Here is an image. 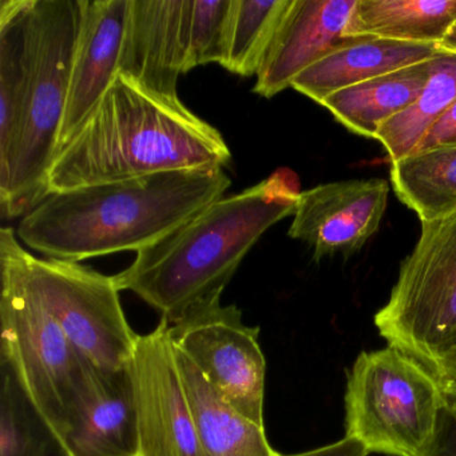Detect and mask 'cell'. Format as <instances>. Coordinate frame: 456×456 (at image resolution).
Masks as SVG:
<instances>
[{"label":"cell","mask_w":456,"mask_h":456,"mask_svg":"<svg viewBox=\"0 0 456 456\" xmlns=\"http://www.w3.org/2000/svg\"><path fill=\"white\" fill-rule=\"evenodd\" d=\"M223 167L157 173L50 194L22 218L18 236L55 260L81 263L151 247L223 199Z\"/></svg>","instance_id":"1"},{"label":"cell","mask_w":456,"mask_h":456,"mask_svg":"<svg viewBox=\"0 0 456 456\" xmlns=\"http://www.w3.org/2000/svg\"><path fill=\"white\" fill-rule=\"evenodd\" d=\"M223 134L180 98L143 89L118 74L73 140L58 151L49 196L157 173L225 167Z\"/></svg>","instance_id":"2"},{"label":"cell","mask_w":456,"mask_h":456,"mask_svg":"<svg viewBox=\"0 0 456 456\" xmlns=\"http://www.w3.org/2000/svg\"><path fill=\"white\" fill-rule=\"evenodd\" d=\"M298 194L293 175L277 172L241 193L217 200L137 252L132 265L114 276L119 290L135 293L169 324L221 300L261 236L295 215Z\"/></svg>","instance_id":"3"},{"label":"cell","mask_w":456,"mask_h":456,"mask_svg":"<svg viewBox=\"0 0 456 456\" xmlns=\"http://www.w3.org/2000/svg\"><path fill=\"white\" fill-rule=\"evenodd\" d=\"M81 18L82 0H30L22 119L9 173L0 178L4 217H25L49 197Z\"/></svg>","instance_id":"4"},{"label":"cell","mask_w":456,"mask_h":456,"mask_svg":"<svg viewBox=\"0 0 456 456\" xmlns=\"http://www.w3.org/2000/svg\"><path fill=\"white\" fill-rule=\"evenodd\" d=\"M0 360L65 439L89 384V362L63 332L6 250L0 249Z\"/></svg>","instance_id":"5"},{"label":"cell","mask_w":456,"mask_h":456,"mask_svg":"<svg viewBox=\"0 0 456 456\" xmlns=\"http://www.w3.org/2000/svg\"><path fill=\"white\" fill-rule=\"evenodd\" d=\"M375 327L444 383L456 360V215L421 223Z\"/></svg>","instance_id":"6"},{"label":"cell","mask_w":456,"mask_h":456,"mask_svg":"<svg viewBox=\"0 0 456 456\" xmlns=\"http://www.w3.org/2000/svg\"><path fill=\"white\" fill-rule=\"evenodd\" d=\"M445 404L439 379L394 346L364 351L346 379V436L370 453L424 456Z\"/></svg>","instance_id":"7"},{"label":"cell","mask_w":456,"mask_h":456,"mask_svg":"<svg viewBox=\"0 0 456 456\" xmlns=\"http://www.w3.org/2000/svg\"><path fill=\"white\" fill-rule=\"evenodd\" d=\"M0 249L12 256L63 332L89 362L103 370L129 367L140 335L125 316L114 276L79 263L36 257L20 244L9 226L0 231Z\"/></svg>","instance_id":"8"},{"label":"cell","mask_w":456,"mask_h":456,"mask_svg":"<svg viewBox=\"0 0 456 456\" xmlns=\"http://www.w3.org/2000/svg\"><path fill=\"white\" fill-rule=\"evenodd\" d=\"M260 328L242 322L236 305L213 301L170 324L175 348L240 413L264 427L266 362Z\"/></svg>","instance_id":"9"},{"label":"cell","mask_w":456,"mask_h":456,"mask_svg":"<svg viewBox=\"0 0 456 456\" xmlns=\"http://www.w3.org/2000/svg\"><path fill=\"white\" fill-rule=\"evenodd\" d=\"M129 370L138 456H204L167 319L138 336Z\"/></svg>","instance_id":"10"},{"label":"cell","mask_w":456,"mask_h":456,"mask_svg":"<svg viewBox=\"0 0 456 456\" xmlns=\"http://www.w3.org/2000/svg\"><path fill=\"white\" fill-rule=\"evenodd\" d=\"M381 178L322 183L300 191L288 236L305 242L316 261L351 256L379 231L388 202Z\"/></svg>","instance_id":"11"},{"label":"cell","mask_w":456,"mask_h":456,"mask_svg":"<svg viewBox=\"0 0 456 456\" xmlns=\"http://www.w3.org/2000/svg\"><path fill=\"white\" fill-rule=\"evenodd\" d=\"M193 0H130L119 74L149 92L178 98Z\"/></svg>","instance_id":"12"},{"label":"cell","mask_w":456,"mask_h":456,"mask_svg":"<svg viewBox=\"0 0 456 456\" xmlns=\"http://www.w3.org/2000/svg\"><path fill=\"white\" fill-rule=\"evenodd\" d=\"M129 7L130 0H82L58 151L73 140L118 77Z\"/></svg>","instance_id":"13"},{"label":"cell","mask_w":456,"mask_h":456,"mask_svg":"<svg viewBox=\"0 0 456 456\" xmlns=\"http://www.w3.org/2000/svg\"><path fill=\"white\" fill-rule=\"evenodd\" d=\"M357 0H292L257 74L253 93L273 98L346 41Z\"/></svg>","instance_id":"14"},{"label":"cell","mask_w":456,"mask_h":456,"mask_svg":"<svg viewBox=\"0 0 456 456\" xmlns=\"http://www.w3.org/2000/svg\"><path fill=\"white\" fill-rule=\"evenodd\" d=\"M63 443L71 456H138L129 367L113 370L92 364L86 394Z\"/></svg>","instance_id":"15"},{"label":"cell","mask_w":456,"mask_h":456,"mask_svg":"<svg viewBox=\"0 0 456 456\" xmlns=\"http://www.w3.org/2000/svg\"><path fill=\"white\" fill-rule=\"evenodd\" d=\"M440 47L388 39L348 38L293 81L292 87L322 105L335 93L384 74L432 60Z\"/></svg>","instance_id":"16"},{"label":"cell","mask_w":456,"mask_h":456,"mask_svg":"<svg viewBox=\"0 0 456 456\" xmlns=\"http://www.w3.org/2000/svg\"><path fill=\"white\" fill-rule=\"evenodd\" d=\"M175 354L204 456L282 455L269 444L265 427L240 413L191 359L177 348Z\"/></svg>","instance_id":"17"},{"label":"cell","mask_w":456,"mask_h":456,"mask_svg":"<svg viewBox=\"0 0 456 456\" xmlns=\"http://www.w3.org/2000/svg\"><path fill=\"white\" fill-rule=\"evenodd\" d=\"M435 57L335 93L322 106L349 132L375 140L387 121L418 100L431 78Z\"/></svg>","instance_id":"18"},{"label":"cell","mask_w":456,"mask_h":456,"mask_svg":"<svg viewBox=\"0 0 456 456\" xmlns=\"http://www.w3.org/2000/svg\"><path fill=\"white\" fill-rule=\"evenodd\" d=\"M456 25V0H357L346 38L440 45Z\"/></svg>","instance_id":"19"},{"label":"cell","mask_w":456,"mask_h":456,"mask_svg":"<svg viewBox=\"0 0 456 456\" xmlns=\"http://www.w3.org/2000/svg\"><path fill=\"white\" fill-rule=\"evenodd\" d=\"M28 7L30 0L0 4V178L9 173L22 119Z\"/></svg>","instance_id":"20"},{"label":"cell","mask_w":456,"mask_h":456,"mask_svg":"<svg viewBox=\"0 0 456 456\" xmlns=\"http://www.w3.org/2000/svg\"><path fill=\"white\" fill-rule=\"evenodd\" d=\"M397 199L420 223L456 215V146L410 154L391 164Z\"/></svg>","instance_id":"21"},{"label":"cell","mask_w":456,"mask_h":456,"mask_svg":"<svg viewBox=\"0 0 456 456\" xmlns=\"http://www.w3.org/2000/svg\"><path fill=\"white\" fill-rule=\"evenodd\" d=\"M456 102V53L440 50L428 84L418 100L394 118L387 121L376 134L386 149L389 161L410 156L440 117Z\"/></svg>","instance_id":"22"},{"label":"cell","mask_w":456,"mask_h":456,"mask_svg":"<svg viewBox=\"0 0 456 456\" xmlns=\"http://www.w3.org/2000/svg\"><path fill=\"white\" fill-rule=\"evenodd\" d=\"M0 373V456H71L4 360Z\"/></svg>","instance_id":"23"},{"label":"cell","mask_w":456,"mask_h":456,"mask_svg":"<svg viewBox=\"0 0 456 456\" xmlns=\"http://www.w3.org/2000/svg\"><path fill=\"white\" fill-rule=\"evenodd\" d=\"M290 2L232 0L220 66L244 78L257 77Z\"/></svg>","instance_id":"24"},{"label":"cell","mask_w":456,"mask_h":456,"mask_svg":"<svg viewBox=\"0 0 456 456\" xmlns=\"http://www.w3.org/2000/svg\"><path fill=\"white\" fill-rule=\"evenodd\" d=\"M232 0H193L183 74L199 66L221 65Z\"/></svg>","instance_id":"25"},{"label":"cell","mask_w":456,"mask_h":456,"mask_svg":"<svg viewBox=\"0 0 456 456\" xmlns=\"http://www.w3.org/2000/svg\"><path fill=\"white\" fill-rule=\"evenodd\" d=\"M424 456H456V410L445 402L436 432Z\"/></svg>","instance_id":"26"},{"label":"cell","mask_w":456,"mask_h":456,"mask_svg":"<svg viewBox=\"0 0 456 456\" xmlns=\"http://www.w3.org/2000/svg\"><path fill=\"white\" fill-rule=\"evenodd\" d=\"M444 146H456V102L445 111L444 116L437 119L436 124L424 135L413 153L444 148Z\"/></svg>","instance_id":"27"},{"label":"cell","mask_w":456,"mask_h":456,"mask_svg":"<svg viewBox=\"0 0 456 456\" xmlns=\"http://www.w3.org/2000/svg\"><path fill=\"white\" fill-rule=\"evenodd\" d=\"M367 448L362 443L354 437L346 436L332 444L316 448V450L305 451V452L292 453V455L281 456H368Z\"/></svg>","instance_id":"28"},{"label":"cell","mask_w":456,"mask_h":456,"mask_svg":"<svg viewBox=\"0 0 456 456\" xmlns=\"http://www.w3.org/2000/svg\"><path fill=\"white\" fill-rule=\"evenodd\" d=\"M440 50H444V52L456 53V36L455 34H451L445 38V41L440 45Z\"/></svg>","instance_id":"29"},{"label":"cell","mask_w":456,"mask_h":456,"mask_svg":"<svg viewBox=\"0 0 456 456\" xmlns=\"http://www.w3.org/2000/svg\"><path fill=\"white\" fill-rule=\"evenodd\" d=\"M445 402L456 410V387H445Z\"/></svg>","instance_id":"30"},{"label":"cell","mask_w":456,"mask_h":456,"mask_svg":"<svg viewBox=\"0 0 456 456\" xmlns=\"http://www.w3.org/2000/svg\"><path fill=\"white\" fill-rule=\"evenodd\" d=\"M443 387H456V360L451 367L450 373H448L447 379H445Z\"/></svg>","instance_id":"31"},{"label":"cell","mask_w":456,"mask_h":456,"mask_svg":"<svg viewBox=\"0 0 456 456\" xmlns=\"http://www.w3.org/2000/svg\"><path fill=\"white\" fill-rule=\"evenodd\" d=\"M451 34H455V36H456V25L453 26L452 33H451ZM451 34H450V36H451Z\"/></svg>","instance_id":"32"}]
</instances>
